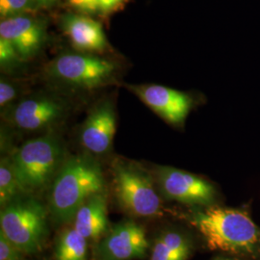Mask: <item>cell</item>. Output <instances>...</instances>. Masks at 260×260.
I'll return each instance as SVG.
<instances>
[{
    "label": "cell",
    "instance_id": "1",
    "mask_svg": "<svg viewBox=\"0 0 260 260\" xmlns=\"http://www.w3.org/2000/svg\"><path fill=\"white\" fill-rule=\"evenodd\" d=\"M187 220L211 251L260 260V226L245 209L219 205L193 207Z\"/></svg>",
    "mask_w": 260,
    "mask_h": 260
},
{
    "label": "cell",
    "instance_id": "2",
    "mask_svg": "<svg viewBox=\"0 0 260 260\" xmlns=\"http://www.w3.org/2000/svg\"><path fill=\"white\" fill-rule=\"evenodd\" d=\"M103 192L105 181L99 162L86 154L68 158L51 183L49 213L52 221L58 225L73 222L79 207Z\"/></svg>",
    "mask_w": 260,
    "mask_h": 260
},
{
    "label": "cell",
    "instance_id": "3",
    "mask_svg": "<svg viewBox=\"0 0 260 260\" xmlns=\"http://www.w3.org/2000/svg\"><path fill=\"white\" fill-rule=\"evenodd\" d=\"M22 194L47 188L64 163V149L59 138L47 134L29 140L11 157Z\"/></svg>",
    "mask_w": 260,
    "mask_h": 260
},
{
    "label": "cell",
    "instance_id": "4",
    "mask_svg": "<svg viewBox=\"0 0 260 260\" xmlns=\"http://www.w3.org/2000/svg\"><path fill=\"white\" fill-rule=\"evenodd\" d=\"M0 233L24 254L41 251L48 234L47 210L32 197H20L1 208Z\"/></svg>",
    "mask_w": 260,
    "mask_h": 260
},
{
    "label": "cell",
    "instance_id": "5",
    "mask_svg": "<svg viewBox=\"0 0 260 260\" xmlns=\"http://www.w3.org/2000/svg\"><path fill=\"white\" fill-rule=\"evenodd\" d=\"M113 184L118 204L126 213L138 218H156L164 213L154 180L137 164L117 160L113 164Z\"/></svg>",
    "mask_w": 260,
    "mask_h": 260
},
{
    "label": "cell",
    "instance_id": "6",
    "mask_svg": "<svg viewBox=\"0 0 260 260\" xmlns=\"http://www.w3.org/2000/svg\"><path fill=\"white\" fill-rule=\"evenodd\" d=\"M154 176L160 194L168 201L192 208L219 205V189L205 177L170 166H156Z\"/></svg>",
    "mask_w": 260,
    "mask_h": 260
},
{
    "label": "cell",
    "instance_id": "7",
    "mask_svg": "<svg viewBox=\"0 0 260 260\" xmlns=\"http://www.w3.org/2000/svg\"><path fill=\"white\" fill-rule=\"evenodd\" d=\"M115 71L116 66L113 62L101 57L65 53L52 62L49 73L65 83L92 89L108 82Z\"/></svg>",
    "mask_w": 260,
    "mask_h": 260
},
{
    "label": "cell",
    "instance_id": "8",
    "mask_svg": "<svg viewBox=\"0 0 260 260\" xmlns=\"http://www.w3.org/2000/svg\"><path fill=\"white\" fill-rule=\"evenodd\" d=\"M130 90L162 120L176 128H182L189 114L199 104L193 93L156 85H132Z\"/></svg>",
    "mask_w": 260,
    "mask_h": 260
},
{
    "label": "cell",
    "instance_id": "9",
    "mask_svg": "<svg viewBox=\"0 0 260 260\" xmlns=\"http://www.w3.org/2000/svg\"><path fill=\"white\" fill-rule=\"evenodd\" d=\"M149 243L144 228L134 221L114 225L100 239L93 251L94 260H135L145 258Z\"/></svg>",
    "mask_w": 260,
    "mask_h": 260
},
{
    "label": "cell",
    "instance_id": "10",
    "mask_svg": "<svg viewBox=\"0 0 260 260\" xmlns=\"http://www.w3.org/2000/svg\"><path fill=\"white\" fill-rule=\"evenodd\" d=\"M116 113L109 102H103L93 108L82 125L80 141L85 149L93 154L106 153L116 133Z\"/></svg>",
    "mask_w": 260,
    "mask_h": 260
},
{
    "label": "cell",
    "instance_id": "11",
    "mask_svg": "<svg viewBox=\"0 0 260 260\" xmlns=\"http://www.w3.org/2000/svg\"><path fill=\"white\" fill-rule=\"evenodd\" d=\"M0 37L8 40L22 59L36 55L46 41V29L41 21L19 15L0 22Z\"/></svg>",
    "mask_w": 260,
    "mask_h": 260
},
{
    "label": "cell",
    "instance_id": "12",
    "mask_svg": "<svg viewBox=\"0 0 260 260\" xmlns=\"http://www.w3.org/2000/svg\"><path fill=\"white\" fill-rule=\"evenodd\" d=\"M64 113L63 104L52 98L37 96L17 104L10 114V120L18 128L36 131L50 126Z\"/></svg>",
    "mask_w": 260,
    "mask_h": 260
},
{
    "label": "cell",
    "instance_id": "13",
    "mask_svg": "<svg viewBox=\"0 0 260 260\" xmlns=\"http://www.w3.org/2000/svg\"><path fill=\"white\" fill-rule=\"evenodd\" d=\"M66 36L75 49L83 52H103L108 47L101 22L83 15H67L62 19Z\"/></svg>",
    "mask_w": 260,
    "mask_h": 260
},
{
    "label": "cell",
    "instance_id": "14",
    "mask_svg": "<svg viewBox=\"0 0 260 260\" xmlns=\"http://www.w3.org/2000/svg\"><path fill=\"white\" fill-rule=\"evenodd\" d=\"M73 225L88 240H100L109 231L107 196L96 194L86 201L76 211Z\"/></svg>",
    "mask_w": 260,
    "mask_h": 260
},
{
    "label": "cell",
    "instance_id": "15",
    "mask_svg": "<svg viewBox=\"0 0 260 260\" xmlns=\"http://www.w3.org/2000/svg\"><path fill=\"white\" fill-rule=\"evenodd\" d=\"M193 236L178 228H169L152 243L149 260H189L195 251Z\"/></svg>",
    "mask_w": 260,
    "mask_h": 260
},
{
    "label": "cell",
    "instance_id": "16",
    "mask_svg": "<svg viewBox=\"0 0 260 260\" xmlns=\"http://www.w3.org/2000/svg\"><path fill=\"white\" fill-rule=\"evenodd\" d=\"M88 241L73 224L66 228L56 241V260H87Z\"/></svg>",
    "mask_w": 260,
    "mask_h": 260
},
{
    "label": "cell",
    "instance_id": "17",
    "mask_svg": "<svg viewBox=\"0 0 260 260\" xmlns=\"http://www.w3.org/2000/svg\"><path fill=\"white\" fill-rule=\"evenodd\" d=\"M22 194L11 158L2 157L0 161V205H9Z\"/></svg>",
    "mask_w": 260,
    "mask_h": 260
},
{
    "label": "cell",
    "instance_id": "18",
    "mask_svg": "<svg viewBox=\"0 0 260 260\" xmlns=\"http://www.w3.org/2000/svg\"><path fill=\"white\" fill-rule=\"evenodd\" d=\"M31 0H0V15L2 19H8L23 15L33 8Z\"/></svg>",
    "mask_w": 260,
    "mask_h": 260
},
{
    "label": "cell",
    "instance_id": "19",
    "mask_svg": "<svg viewBox=\"0 0 260 260\" xmlns=\"http://www.w3.org/2000/svg\"><path fill=\"white\" fill-rule=\"evenodd\" d=\"M21 56L8 40L0 37V64L2 68H12L21 60Z\"/></svg>",
    "mask_w": 260,
    "mask_h": 260
},
{
    "label": "cell",
    "instance_id": "20",
    "mask_svg": "<svg viewBox=\"0 0 260 260\" xmlns=\"http://www.w3.org/2000/svg\"><path fill=\"white\" fill-rule=\"evenodd\" d=\"M23 252L0 233V260H21Z\"/></svg>",
    "mask_w": 260,
    "mask_h": 260
},
{
    "label": "cell",
    "instance_id": "21",
    "mask_svg": "<svg viewBox=\"0 0 260 260\" xmlns=\"http://www.w3.org/2000/svg\"><path fill=\"white\" fill-rule=\"evenodd\" d=\"M69 4L84 14L99 13V0H68Z\"/></svg>",
    "mask_w": 260,
    "mask_h": 260
},
{
    "label": "cell",
    "instance_id": "22",
    "mask_svg": "<svg viewBox=\"0 0 260 260\" xmlns=\"http://www.w3.org/2000/svg\"><path fill=\"white\" fill-rule=\"evenodd\" d=\"M17 96L16 88L8 83L5 80H1L0 82V105L1 107L7 105L8 103L14 101Z\"/></svg>",
    "mask_w": 260,
    "mask_h": 260
},
{
    "label": "cell",
    "instance_id": "23",
    "mask_svg": "<svg viewBox=\"0 0 260 260\" xmlns=\"http://www.w3.org/2000/svg\"><path fill=\"white\" fill-rule=\"evenodd\" d=\"M126 0H99V13L109 15L121 8Z\"/></svg>",
    "mask_w": 260,
    "mask_h": 260
},
{
    "label": "cell",
    "instance_id": "24",
    "mask_svg": "<svg viewBox=\"0 0 260 260\" xmlns=\"http://www.w3.org/2000/svg\"><path fill=\"white\" fill-rule=\"evenodd\" d=\"M33 4L38 5V6H43V7H49L53 5L57 0H31Z\"/></svg>",
    "mask_w": 260,
    "mask_h": 260
},
{
    "label": "cell",
    "instance_id": "25",
    "mask_svg": "<svg viewBox=\"0 0 260 260\" xmlns=\"http://www.w3.org/2000/svg\"><path fill=\"white\" fill-rule=\"evenodd\" d=\"M212 260H242L240 258H237V257H234V256H232V255H220V256H217V257H215Z\"/></svg>",
    "mask_w": 260,
    "mask_h": 260
}]
</instances>
